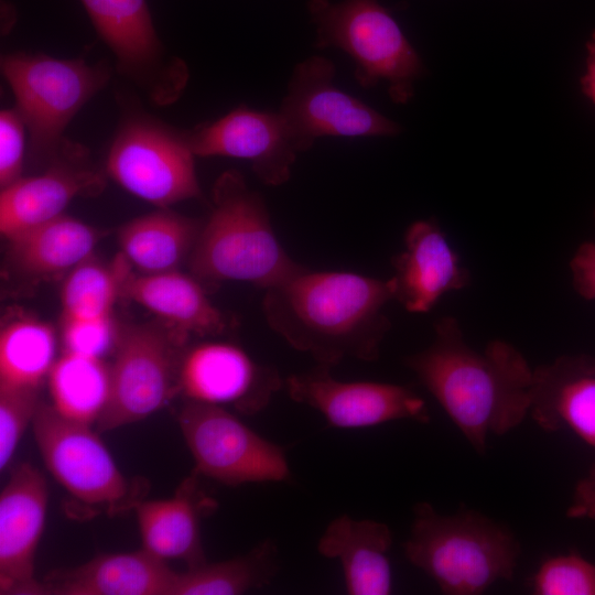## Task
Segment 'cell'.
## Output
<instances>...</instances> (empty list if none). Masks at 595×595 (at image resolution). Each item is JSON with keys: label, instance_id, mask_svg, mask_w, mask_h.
Listing matches in <instances>:
<instances>
[{"label": "cell", "instance_id": "cell-1", "mask_svg": "<svg viewBox=\"0 0 595 595\" xmlns=\"http://www.w3.org/2000/svg\"><path fill=\"white\" fill-rule=\"evenodd\" d=\"M392 278L302 268L264 290L268 326L292 348L332 368L345 358L374 361L391 327L385 306Z\"/></svg>", "mask_w": 595, "mask_h": 595}, {"label": "cell", "instance_id": "cell-2", "mask_svg": "<svg viewBox=\"0 0 595 595\" xmlns=\"http://www.w3.org/2000/svg\"><path fill=\"white\" fill-rule=\"evenodd\" d=\"M404 361L479 453L529 413L533 369L523 355L504 340L473 349L454 317L440 318L431 345Z\"/></svg>", "mask_w": 595, "mask_h": 595}, {"label": "cell", "instance_id": "cell-3", "mask_svg": "<svg viewBox=\"0 0 595 595\" xmlns=\"http://www.w3.org/2000/svg\"><path fill=\"white\" fill-rule=\"evenodd\" d=\"M190 266L199 280L247 282L263 290L303 268L277 238L261 195L236 170L224 172L214 184L213 208Z\"/></svg>", "mask_w": 595, "mask_h": 595}, {"label": "cell", "instance_id": "cell-4", "mask_svg": "<svg viewBox=\"0 0 595 595\" xmlns=\"http://www.w3.org/2000/svg\"><path fill=\"white\" fill-rule=\"evenodd\" d=\"M404 553L442 593L478 595L512 578L520 544L509 529L479 512L445 516L422 501L413 508Z\"/></svg>", "mask_w": 595, "mask_h": 595}, {"label": "cell", "instance_id": "cell-5", "mask_svg": "<svg viewBox=\"0 0 595 595\" xmlns=\"http://www.w3.org/2000/svg\"><path fill=\"white\" fill-rule=\"evenodd\" d=\"M0 68L26 126L29 156L47 164L67 139L69 122L111 77L102 61L22 51L2 55Z\"/></svg>", "mask_w": 595, "mask_h": 595}, {"label": "cell", "instance_id": "cell-6", "mask_svg": "<svg viewBox=\"0 0 595 595\" xmlns=\"http://www.w3.org/2000/svg\"><path fill=\"white\" fill-rule=\"evenodd\" d=\"M317 48L335 47L355 62L354 77L363 88L381 82L396 104L411 100L424 74L420 55L396 19L378 0H310Z\"/></svg>", "mask_w": 595, "mask_h": 595}, {"label": "cell", "instance_id": "cell-7", "mask_svg": "<svg viewBox=\"0 0 595 595\" xmlns=\"http://www.w3.org/2000/svg\"><path fill=\"white\" fill-rule=\"evenodd\" d=\"M118 101L121 110L107 153L108 176L158 208L202 197L186 129L170 126L129 96Z\"/></svg>", "mask_w": 595, "mask_h": 595}, {"label": "cell", "instance_id": "cell-8", "mask_svg": "<svg viewBox=\"0 0 595 595\" xmlns=\"http://www.w3.org/2000/svg\"><path fill=\"white\" fill-rule=\"evenodd\" d=\"M32 426L46 468L76 501L113 516L143 500L145 482L122 474L90 424L68 419L41 401Z\"/></svg>", "mask_w": 595, "mask_h": 595}, {"label": "cell", "instance_id": "cell-9", "mask_svg": "<svg viewBox=\"0 0 595 595\" xmlns=\"http://www.w3.org/2000/svg\"><path fill=\"white\" fill-rule=\"evenodd\" d=\"M177 421L197 474L227 486L291 478L284 448L226 408L187 401Z\"/></svg>", "mask_w": 595, "mask_h": 595}, {"label": "cell", "instance_id": "cell-10", "mask_svg": "<svg viewBox=\"0 0 595 595\" xmlns=\"http://www.w3.org/2000/svg\"><path fill=\"white\" fill-rule=\"evenodd\" d=\"M98 36L112 53L120 76L154 106L183 95L190 69L158 35L147 0H80Z\"/></svg>", "mask_w": 595, "mask_h": 595}, {"label": "cell", "instance_id": "cell-11", "mask_svg": "<svg viewBox=\"0 0 595 595\" xmlns=\"http://www.w3.org/2000/svg\"><path fill=\"white\" fill-rule=\"evenodd\" d=\"M184 339L152 325L126 327L116 340L110 365V396L96 422L107 432L140 421L180 393Z\"/></svg>", "mask_w": 595, "mask_h": 595}, {"label": "cell", "instance_id": "cell-12", "mask_svg": "<svg viewBox=\"0 0 595 595\" xmlns=\"http://www.w3.org/2000/svg\"><path fill=\"white\" fill-rule=\"evenodd\" d=\"M334 76V63L318 55L293 69L279 112L299 152L322 137H389L401 131L397 122L338 89Z\"/></svg>", "mask_w": 595, "mask_h": 595}, {"label": "cell", "instance_id": "cell-13", "mask_svg": "<svg viewBox=\"0 0 595 595\" xmlns=\"http://www.w3.org/2000/svg\"><path fill=\"white\" fill-rule=\"evenodd\" d=\"M331 368L294 374L284 380L289 397L320 412L337 429H364L398 420L428 423L425 401L412 389L379 381H343Z\"/></svg>", "mask_w": 595, "mask_h": 595}, {"label": "cell", "instance_id": "cell-14", "mask_svg": "<svg viewBox=\"0 0 595 595\" xmlns=\"http://www.w3.org/2000/svg\"><path fill=\"white\" fill-rule=\"evenodd\" d=\"M284 386L279 371L257 363L246 350L226 342H205L182 356L180 393L188 401L256 414Z\"/></svg>", "mask_w": 595, "mask_h": 595}, {"label": "cell", "instance_id": "cell-15", "mask_svg": "<svg viewBox=\"0 0 595 595\" xmlns=\"http://www.w3.org/2000/svg\"><path fill=\"white\" fill-rule=\"evenodd\" d=\"M186 137L195 156L247 160L258 178L269 186L290 180L300 153L279 111H259L245 105L186 129Z\"/></svg>", "mask_w": 595, "mask_h": 595}, {"label": "cell", "instance_id": "cell-16", "mask_svg": "<svg viewBox=\"0 0 595 595\" xmlns=\"http://www.w3.org/2000/svg\"><path fill=\"white\" fill-rule=\"evenodd\" d=\"M47 165L43 173L1 188L0 231L6 239L64 214L75 198L105 188L106 176L89 162L87 148L68 138Z\"/></svg>", "mask_w": 595, "mask_h": 595}, {"label": "cell", "instance_id": "cell-17", "mask_svg": "<svg viewBox=\"0 0 595 595\" xmlns=\"http://www.w3.org/2000/svg\"><path fill=\"white\" fill-rule=\"evenodd\" d=\"M48 490L30 463L14 467L0 494V594L44 595L34 558L44 530Z\"/></svg>", "mask_w": 595, "mask_h": 595}, {"label": "cell", "instance_id": "cell-18", "mask_svg": "<svg viewBox=\"0 0 595 595\" xmlns=\"http://www.w3.org/2000/svg\"><path fill=\"white\" fill-rule=\"evenodd\" d=\"M403 250L391 261L394 300L408 312L426 313L470 275L436 221L416 220L404 232Z\"/></svg>", "mask_w": 595, "mask_h": 595}, {"label": "cell", "instance_id": "cell-19", "mask_svg": "<svg viewBox=\"0 0 595 595\" xmlns=\"http://www.w3.org/2000/svg\"><path fill=\"white\" fill-rule=\"evenodd\" d=\"M529 413L543 430L567 429L595 450V357L564 355L533 369Z\"/></svg>", "mask_w": 595, "mask_h": 595}, {"label": "cell", "instance_id": "cell-20", "mask_svg": "<svg viewBox=\"0 0 595 595\" xmlns=\"http://www.w3.org/2000/svg\"><path fill=\"white\" fill-rule=\"evenodd\" d=\"M176 572L141 549L100 554L43 580L44 595H171Z\"/></svg>", "mask_w": 595, "mask_h": 595}, {"label": "cell", "instance_id": "cell-21", "mask_svg": "<svg viewBox=\"0 0 595 595\" xmlns=\"http://www.w3.org/2000/svg\"><path fill=\"white\" fill-rule=\"evenodd\" d=\"M196 476L185 479L173 497L141 500L134 507L142 549L164 561L182 560L188 567L206 561L201 521L216 507Z\"/></svg>", "mask_w": 595, "mask_h": 595}, {"label": "cell", "instance_id": "cell-22", "mask_svg": "<svg viewBox=\"0 0 595 595\" xmlns=\"http://www.w3.org/2000/svg\"><path fill=\"white\" fill-rule=\"evenodd\" d=\"M391 547L392 533L386 523L342 515L328 523L317 551L340 563L347 594L388 595L392 591Z\"/></svg>", "mask_w": 595, "mask_h": 595}, {"label": "cell", "instance_id": "cell-23", "mask_svg": "<svg viewBox=\"0 0 595 595\" xmlns=\"http://www.w3.org/2000/svg\"><path fill=\"white\" fill-rule=\"evenodd\" d=\"M197 280L177 269L137 275L128 272L120 293L172 324L184 339L219 335L227 328V321Z\"/></svg>", "mask_w": 595, "mask_h": 595}, {"label": "cell", "instance_id": "cell-24", "mask_svg": "<svg viewBox=\"0 0 595 595\" xmlns=\"http://www.w3.org/2000/svg\"><path fill=\"white\" fill-rule=\"evenodd\" d=\"M99 238L95 227L62 214L7 240L11 261L19 271L50 277L87 260Z\"/></svg>", "mask_w": 595, "mask_h": 595}, {"label": "cell", "instance_id": "cell-25", "mask_svg": "<svg viewBox=\"0 0 595 595\" xmlns=\"http://www.w3.org/2000/svg\"><path fill=\"white\" fill-rule=\"evenodd\" d=\"M202 225L170 207L158 208L119 228L120 252L142 273L176 270L191 255Z\"/></svg>", "mask_w": 595, "mask_h": 595}, {"label": "cell", "instance_id": "cell-26", "mask_svg": "<svg viewBox=\"0 0 595 595\" xmlns=\"http://www.w3.org/2000/svg\"><path fill=\"white\" fill-rule=\"evenodd\" d=\"M52 405L64 416L96 423L110 396V366L99 357L64 351L47 376Z\"/></svg>", "mask_w": 595, "mask_h": 595}, {"label": "cell", "instance_id": "cell-27", "mask_svg": "<svg viewBox=\"0 0 595 595\" xmlns=\"http://www.w3.org/2000/svg\"><path fill=\"white\" fill-rule=\"evenodd\" d=\"M277 549L264 540L245 555L176 572L171 595H238L270 583L278 572Z\"/></svg>", "mask_w": 595, "mask_h": 595}, {"label": "cell", "instance_id": "cell-28", "mask_svg": "<svg viewBox=\"0 0 595 595\" xmlns=\"http://www.w3.org/2000/svg\"><path fill=\"white\" fill-rule=\"evenodd\" d=\"M56 338L47 323L21 317L0 333V385L39 388L55 359Z\"/></svg>", "mask_w": 595, "mask_h": 595}, {"label": "cell", "instance_id": "cell-29", "mask_svg": "<svg viewBox=\"0 0 595 595\" xmlns=\"http://www.w3.org/2000/svg\"><path fill=\"white\" fill-rule=\"evenodd\" d=\"M130 264L120 252L111 267L89 258L67 274L62 288L64 317L99 318L111 316V310Z\"/></svg>", "mask_w": 595, "mask_h": 595}, {"label": "cell", "instance_id": "cell-30", "mask_svg": "<svg viewBox=\"0 0 595 595\" xmlns=\"http://www.w3.org/2000/svg\"><path fill=\"white\" fill-rule=\"evenodd\" d=\"M537 595H595V563L571 551L547 558L531 578Z\"/></svg>", "mask_w": 595, "mask_h": 595}, {"label": "cell", "instance_id": "cell-31", "mask_svg": "<svg viewBox=\"0 0 595 595\" xmlns=\"http://www.w3.org/2000/svg\"><path fill=\"white\" fill-rule=\"evenodd\" d=\"M39 388L0 385V469L10 464L40 405Z\"/></svg>", "mask_w": 595, "mask_h": 595}, {"label": "cell", "instance_id": "cell-32", "mask_svg": "<svg viewBox=\"0 0 595 595\" xmlns=\"http://www.w3.org/2000/svg\"><path fill=\"white\" fill-rule=\"evenodd\" d=\"M62 337L65 351L99 358L117 340L111 316L99 318L64 317Z\"/></svg>", "mask_w": 595, "mask_h": 595}, {"label": "cell", "instance_id": "cell-33", "mask_svg": "<svg viewBox=\"0 0 595 595\" xmlns=\"http://www.w3.org/2000/svg\"><path fill=\"white\" fill-rule=\"evenodd\" d=\"M26 126L15 107L0 111V186L22 177Z\"/></svg>", "mask_w": 595, "mask_h": 595}, {"label": "cell", "instance_id": "cell-34", "mask_svg": "<svg viewBox=\"0 0 595 595\" xmlns=\"http://www.w3.org/2000/svg\"><path fill=\"white\" fill-rule=\"evenodd\" d=\"M570 269L572 284L580 296L595 299V240L585 241L575 251Z\"/></svg>", "mask_w": 595, "mask_h": 595}, {"label": "cell", "instance_id": "cell-35", "mask_svg": "<svg viewBox=\"0 0 595 595\" xmlns=\"http://www.w3.org/2000/svg\"><path fill=\"white\" fill-rule=\"evenodd\" d=\"M566 516L595 520V463L587 475L576 484Z\"/></svg>", "mask_w": 595, "mask_h": 595}, {"label": "cell", "instance_id": "cell-36", "mask_svg": "<svg viewBox=\"0 0 595 595\" xmlns=\"http://www.w3.org/2000/svg\"><path fill=\"white\" fill-rule=\"evenodd\" d=\"M586 72L581 79V87L584 93L595 104V31L586 43Z\"/></svg>", "mask_w": 595, "mask_h": 595}]
</instances>
